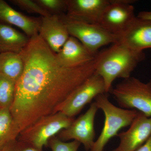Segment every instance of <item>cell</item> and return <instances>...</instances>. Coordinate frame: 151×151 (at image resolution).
<instances>
[{
    "label": "cell",
    "mask_w": 151,
    "mask_h": 151,
    "mask_svg": "<svg viewBox=\"0 0 151 151\" xmlns=\"http://www.w3.org/2000/svg\"><path fill=\"white\" fill-rule=\"evenodd\" d=\"M19 54L24 69L16 84L10 111L21 132L41 118L58 112L70 94L94 73L95 66L94 60L77 67L62 66L39 34L29 39Z\"/></svg>",
    "instance_id": "6da1fadb"
},
{
    "label": "cell",
    "mask_w": 151,
    "mask_h": 151,
    "mask_svg": "<svg viewBox=\"0 0 151 151\" xmlns=\"http://www.w3.org/2000/svg\"><path fill=\"white\" fill-rule=\"evenodd\" d=\"M145 59L144 52L133 50L117 42L96 55L95 73L103 78L108 93L112 89L113 81L117 78H130L139 63Z\"/></svg>",
    "instance_id": "7a4b0ae2"
},
{
    "label": "cell",
    "mask_w": 151,
    "mask_h": 151,
    "mask_svg": "<svg viewBox=\"0 0 151 151\" xmlns=\"http://www.w3.org/2000/svg\"><path fill=\"white\" fill-rule=\"evenodd\" d=\"M95 100L97 108L104 113L105 122L100 136L90 151H103L109 141L117 136L121 129L130 126L139 112L115 106L110 102L106 93L98 95Z\"/></svg>",
    "instance_id": "3957f363"
},
{
    "label": "cell",
    "mask_w": 151,
    "mask_h": 151,
    "mask_svg": "<svg viewBox=\"0 0 151 151\" xmlns=\"http://www.w3.org/2000/svg\"><path fill=\"white\" fill-rule=\"evenodd\" d=\"M110 92L120 108L136 110L151 117V81L145 83L131 76L116 85Z\"/></svg>",
    "instance_id": "277c9868"
},
{
    "label": "cell",
    "mask_w": 151,
    "mask_h": 151,
    "mask_svg": "<svg viewBox=\"0 0 151 151\" xmlns=\"http://www.w3.org/2000/svg\"><path fill=\"white\" fill-rule=\"evenodd\" d=\"M74 120L60 112L42 117L21 132L17 139L42 150L52 138L68 128Z\"/></svg>",
    "instance_id": "5b68a950"
},
{
    "label": "cell",
    "mask_w": 151,
    "mask_h": 151,
    "mask_svg": "<svg viewBox=\"0 0 151 151\" xmlns=\"http://www.w3.org/2000/svg\"><path fill=\"white\" fill-rule=\"evenodd\" d=\"M69 35L78 40L90 52L96 55L102 47L116 43L118 37L98 24H91L69 18L65 14L60 15Z\"/></svg>",
    "instance_id": "8992f818"
},
{
    "label": "cell",
    "mask_w": 151,
    "mask_h": 151,
    "mask_svg": "<svg viewBox=\"0 0 151 151\" xmlns=\"http://www.w3.org/2000/svg\"><path fill=\"white\" fill-rule=\"evenodd\" d=\"M105 93L107 94L103 79L94 72L70 94L60 106L58 112L74 118L93 99Z\"/></svg>",
    "instance_id": "52a82bcc"
},
{
    "label": "cell",
    "mask_w": 151,
    "mask_h": 151,
    "mask_svg": "<svg viewBox=\"0 0 151 151\" xmlns=\"http://www.w3.org/2000/svg\"><path fill=\"white\" fill-rule=\"evenodd\" d=\"M99 110L95 102L84 114L78 117L68 128L58 134V137L63 141H76L82 144L86 151H90L95 142L94 120Z\"/></svg>",
    "instance_id": "ba28073f"
},
{
    "label": "cell",
    "mask_w": 151,
    "mask_h": 151,
    "mask_svg": "<svg viewBox=\"0 0 151 151\" xmlns=\"http://www.w3.org/2000/svg\"><path fill=\"white\" fill-rule=\"evenodd\" d=\"M134 1L111 0L103 12L98 25L108 32L118 36L134 19V9L131 5Z\"/></svg>",
    "instance_id": "9c48e42d"
},
{
    "label": "cell",
    "mask_w": 151,
    "mask_h": 151,
    "mask_svg": "<svg viewBox=\"0 0 151 151\" xmlns=\"http://www.w3.org/2000/svg\"><path fill=\"white\" fill-rule=\"evenodd\" d=\"M151 136V117L139 112L129 129L119 133V145L112 151H135Z\"/></svg>",
    "instance_id": "30bf717a"
},
{
    "label": "cell",
    "mask_w": 151,
    "mask_h": 151,
    "mask_svg": "<svg viewBox=\"0 0 151 151\" xmlns=\"http://www.w3.org/2000/svg\"><path fill=\"white\" fill-rule=\"evenodd\" d=\"M109 0H67L66 16L74 20L98 24Z\"/></svg>",
    "instance_id": "8fae6325"
},
{
    "label": "cell",
    "mask_w": 151,
    "mask_h": 151,
    "mask_svg": "<svg viewBox=\"0 0 151 151\" xmlns=\"http://www.w3.org/2000/svg\"><path fill=\"white\" fill-rule=\"evenodd\" d=\"M118 42L136 51L151 48V21L135 17L118 36Z\"/></svg>",
    "instance_id": "7c38bea8"
},
{
    "label": "cell",
    "mask_w": 151,
    "mask_h": 151,
    "mask_svg": "<svg viewBox=\"0 0 151 151\" xmlns=\"http://www.w3.org/2000/svg\"><path fill=\"white\" fill-rule=\"evenodd\" d=\"M39 35L56 53L60 51L70 36L65 24L58 15L41 17Z\"/></svg>",
    "instance_id": "4fadbf2b"
},
{
    "label": "cell",
    "mask_w": 151,
    "mask_h": 151,
    "mask_svg": "<svg viewBox=\"0 0 151 151\" xmlns=\"http://www.w3.org/2000/svg\"><path fill=\"white\" fill-rule=\"evenodd\" d=\"M58 60L64 67L75 68L94 60L92 54L78 40L70 36L60 51L56 53Z\"/></svg>",
    "instance_id": "5bb4252c"
},
{
    "label": "cell",
    "mask_w": 151,
    "mask_h": 151,
    "mask_svg": "<svg viewBox=\"0 0 151 151\" xmlns=\"http://www.w3.org/2000/svg\"><path fill=\"white\" fill-rule=\"evenodd\" d=\"M2 22L16 26L30 38L39 34L41 18L26 16L11 7L5 1L0 0V23Z\"/></svg>",
    "instance_id": "9a60e30c"
},
{
    "label": "cell",
    "mask_w": 151,
    "mask_h": 151,
    "mask_svg": "<svg viewBox=\"0 0 151 151\" xmlns=\"http://www.w3.org/2000/svg\"><path fill=\"white\" fill-rule=\"evenodd\" d=\"M29 38L9 25L0 23V53H19L27 46Z\"/></svg>",
    "instance_id": "2e32d148"
},
{
    "label": "cell",
    "mask_w": 151,
    "mask_h": 151,
    "mask_svg": "<svg viewBox=\"0 0 151 151\" xmlns=\"http://www.w3.org/2000/svg\"><path fill=\"white\" fill-rule=\"evenodd\" d=\"M24 63L19 53H0V73L17 83L22 74Z\"/></svg>",
    "instance_id": "e0dca14e"
},
{
    "label": "cell",
    "mask_w": 151,
    "mask_h": 151,
    "mask_svg": "<svg viewBox=\"0 0 151 151\" xmlns=\"http://www.w3.org/2000/svg\"><path fill=\"white\" fill-rule=\"evenodd\" d=\"M19 134L10 109L0 108V150L8 143L17 139Z\"/></svg>",
    "instance_id": "ac0fdd59"
},
{
    "label": "cell",
    "mask_w": 151,
    "mask_h": 151,
    "mask_svg": "<svg viewBox=\"0 0 151 151\" xmlns=\"http://www.w3.org/2000/svg\"><path fill=\"white\" fill-rule=\"evenodd\" d=\"M16 83L0 73V108L10 109L15 94Z\"/></svg>",
    "instance_id": "d6986e66"
},
{
    "label": "cell",
    "mask_w": 151,
    "mask_h": 151,
    "mask_svg": "<svg viewBox=\"0 0 151 151\" xmlns=\"http://www.w3.org/2000/svg\"><path fill=\"white\" fill-rule=\"evenodd\" d=\"M35 1L51 15H60L67 9V0H35Z\"/></svg>",
    "instance_id": "ffe728a7"
},
{
    "label": "cell",
    "mask_w": 151,
    "mask_h": 151,
    "mask_svg": "<svg viewBox=\"0 0 151 151\" xmlns=\"http://www.w3.org/2000/svg\"><path fill=\"white\" fill-rule=\"evenodd\" d=\"M80 145L76 141L65 142L58 137H54L49 141L48 147L52 151H78Z\"/></svg>",
    "instance_id": "44dd1931"
},
{
    "label": "cell",
    "mask_w": 151,
    "mask_h": 151,
    "mask_svg": "<svg viewBox=\"0 0 151 151\" xmlns=\"http://www.w3.org/2000/svg\"><path fill=\"white\" fill-rule=\"evenodd\" d=\"M10 1L22 10L27 11L29 13L39 14L42 17L48 16L51 15L41 7L35 1L12 0Z\"/></svg>",
    "instance_id": "7402d4cb"
},
{
    "label": "cell",
    "mask_w": 151,
    "mask_h": 151,
    "mask_svg": "<svg viewBox=\"0 0 151 151\" xmlns=\"http://www.w3.org/2000/svg\"><path fill=\"white\" fill-rule=\"evenodd\" d=\"M0 150L1 151H42L17 139L8 143Z\"/></svg>",
    "instance_id": "603a6c76"
},
{
    "label": "cell",
    "mask_w": 151,
    "mask_h": 151,
    "mask_svg": "<svg viewBox=\"0 0 151 151\" xmlns=\"http://www.w3.org/2000/svg\"><path fill=\"white\" fill-rule=\"evenodd\" d=\"M135 151H151V136L143 145Z\"/></svg>",
    "instance_id": "cb8c5ba5"
},
{
    "label": "cell",
    "mask_w": 151,
    "mask_h": 151,
    "mask_svg": "<svg viewBox=\"0 0 151 151\" xmlns=\"http://www.w3.org/2000/svg\"><path fill=\"white\" fill-rule=\"evenodd\" d=\"M137 17L151 21V11L150 12H147V11L141 12L138 14Z\"/></svg>",
    "instance_id": "d4e9b609"
},
{
    "label": "cell",
    "mask_w": 151,
    "mask_h": 151,
    "mask_svg": "<svg viewBox=\"0 0 151 151\" xmlns=\"http://www.w3.org/2000/svg\"><path fill=\"white\" fill-rule=\"evenodd\" d=\"M0 151H1V150H0Z\"/></svg>",
    "instance_id": "484cf974"
}]
</instances>
